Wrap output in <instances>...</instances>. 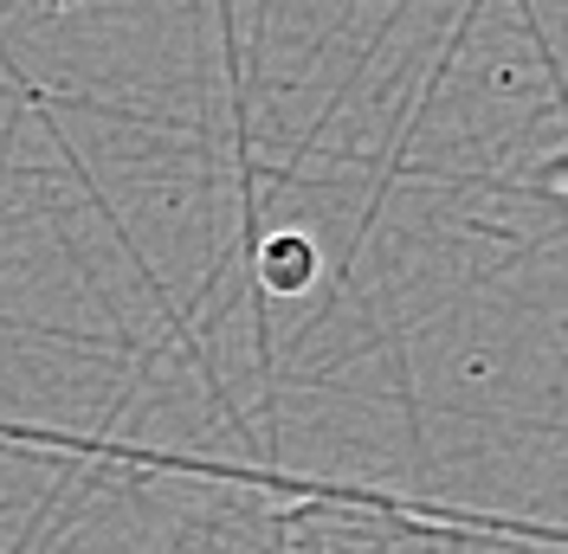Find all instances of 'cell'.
Masks as SVG:
<instances>
[{"label":"cell","instance_id":"cell-2","mask_svg":"<svg viewBox=\"0 0 568 554\" xmlns=\"http://www.w3.org/2000/svg\"><path fill=\"white\" fill-rule=\"evenodd\" d=\"M265 284H278V290H304L311 284V245L304 239H278V245H265Z\"/></svg>","mask_w":568,"mask_h":554},{"label":"cell","instance_id":"cell-1","mask_svg":"<svg viewBox=\"0 0 568 554\" xmlns=\"http://www.w3.org/2000/svg\"><path fill=\"white\" fill-rule=\"evenodd\" d=\"M162 554H491L478 535L420 522L388 503L297 496V503H246L181 522Z\"/></svg>","mask_w":568,"mask_h":554}]
</instances>
